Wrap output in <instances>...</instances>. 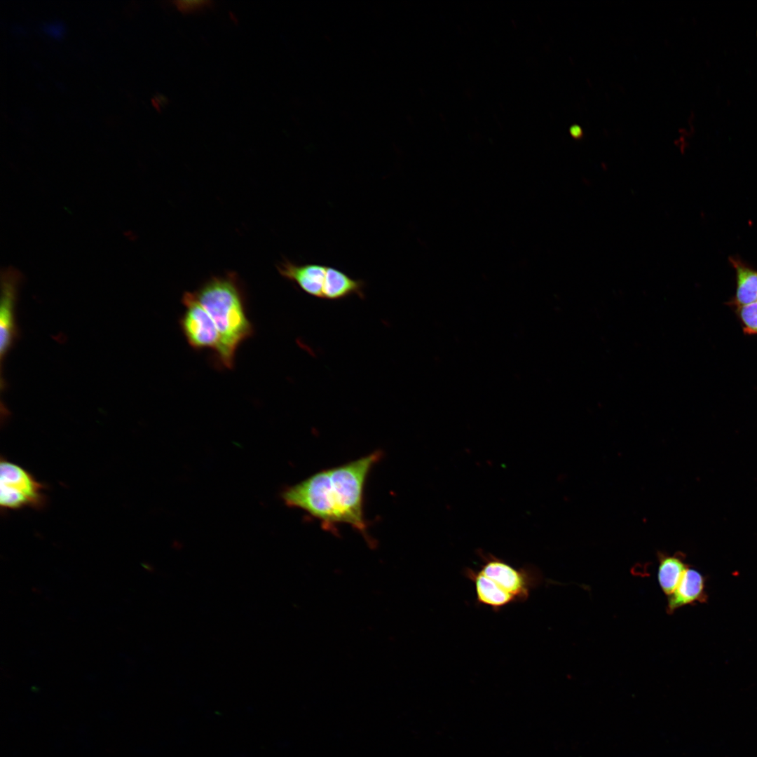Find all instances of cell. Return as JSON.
Wrapping results in <instances>:
<instances>
[{
	"label": "cell",
	"mask_w": 757,
	"mask_h": 757,
	"mask_svg": "<svg viewBox=\"0 0 757 757\" xmlns=\"http://www.w3.org/2000/svg\"><path fill=\"white\" fill-rule=\"evenodd\" d=\"M477 553L482 561L478 571L500 589L514 596L517 603L526 601L532 590L544 582L542 573L534 566L516 568L482 550H477Z\"/></svg>",
	"instance_id": "4"
},
{
	"label": "cell",
	"mask_w": 757,
	"mask_h": 757,
	"mask_svg": "<svg viewBox=\"0 0 757 757\" xmlns=\"http://www.w3.org/2000/svg\"><path fill=\"white\" fill-rule=\"evenodd\" d=\"M657 558V582L662 592L668 596L674 592L688 566L683 554L679 552L668 554L660 552Z\"/></svg>",
	"instance_id": "10"
},
{
	"label": "cell",
	"mask_w": 757,
	"mask_h": 757,
	"mask_svg": "<svg viewBox=\"0 0 757 757\" xmlns=\"http://www.w3.org/2000/svg\"><path fill=\"white\" fill-rule=\"evenodd\" d=\"M22 280L21 273L10 267L1 271L0 305V361L1 390L6 383L3 379V364L7 355L20 338L16 321V306L19 289Z\"/></svg>",
	"instance_id": "5"
},
{
	"label": "cell",
	"mask_w": 757,
	"mask_h": 757,
	"mask_svg": "<svg viewBox=\"0 0 757 757\" xmlns=\"http://www.w3.org/2000/svg\"><path fill=\"white\" fill-rule=\"evenodd\" d=\"M735 313L746 334H757V301L736 308Z\"/></svg>",
	"instance_id": "12"
},
{
	"label": "cell",
	"mask_w": 757,
	"mask_h": 757,
	"mask_svg": "<svg viewBox=\"0 0 757 757\" xmlns=\"http://www.w3.org/2000/svg\"><path fill=\"white\" fill-rule=\"evenodd\" d=\"M46 34L55 39H60L65 32L64 24L58 20L43 22L40 26Z\"/></svg>",
	"instance_id": "14"
},
{
	"label": "cell",
	"mask_w": 757,
	"mask_h": 757,
	"mask_svg": "<svg viewBox=\"0 0 757 757\" xmlns=\"http://www.w3.org/2000/svg\"><path fill=\"white\" fill-rule=\"evenodd\" d=\"M46 485L22 467L1 458L0 505L2 510L42 509L47 503Z\"/></svg>",
	"instance_id": "3"
},
{
	"label": "cell",
	"mask_w": 757,
	"mask_h": 757,
	"mask_svg": "<svg viewBox=\"0 0 757 757\" xmlns=\"http://www.w3.org/2000/svg\"><path fill=\"white\" fill-rule=\"evenodd\" d=\"M13 28L17 32H24L23 29L19 25H15Z\"/></svg>",
	"instance_id": "17"
},
{
	"label": "cell",
	"mask_w": 757,
	"mask_h": 757,
	"mask_svg": "<svg viewBox=\"0 0 757 757\" xmlns=\"http://www.w3.org/2000/svg\"><path fill=\"white\" fill-rule=\"evenodd\" d=\"M463 574L474 585L478 606H489L493 612L498 613L504 607L517 603L514 596L500 589L478 570L466 567Z\"/></svg>",
	"instance_id": "8"
},
{
	"label": "cell",
	"mask_w": 757,
	"mask_h": 757,
	"mask_svg": "<svg viewBox=\"0 0 757 757\" xmlns=\"http://www.w3.org/2000/svg\"><path fill=\"white\" fill-rule=\"evenodd\" d=\"M375 451L345 464L320 470L285 488L281 498L291 507L318 519L325 528L346 524L367 536L364 491L368 475L381 458Z\"/></svg>",
	"instance_id": "1"
},
{
	"label": "cell",
	"mask_w": 757,
	"mask_h": 757,
	"mask_svg": "<svg viewBox=\"0 0 757 757\" xmlns=\"http://www.w3.org/2000/svg\"><path fill=\"white\" fill-rule=\"evenodd\" d=\"M731 264L735 271V294L729 303L737 308L757 301V271L735 259Z\"/></svg>",
	"instance_id": "11"
},
{
	"label": "cell",
	"mask_w": 757,
	"mask_h": 757,
	"mask_svg": "<svg viewBox=\"0 0 757 757\" xmlns=\"http://www.w3.org/2000/svg\"><path fill=\"white\" fill-rule=\"evenodd\" d=\"M280 275L293 282L306 294L324 299L328 266L320 264H298L284 259L277 266Z\"/></svg>",
	"instance_id": "7"
},
{
	"label": "cell",
	"mask_w": 757,
	"mask_h": 757,
	"mask_svg": "<svg viewBox=\"0 0 757 757\" xmlns=\"http://www.w3.org/2000/svg\"><path fill=\"white\" fill-rule=\"evenodd\" d=\"M570 131L571 135L574 137L579 138L582 135V130L578 126H573Z\"/></svg>",
	"instance_id": "16"
},
{
	"label": "cell",
	"mask_w": 757,
	"mask_h": 757,
	"mask_svg": "<svg viewBox=\"0 0 757 757\" xmlns=\"http://www.w3.org/2000/svg\"><path fill=\"white\" fill-rule=\"evenodd\" d=\"M184 312L179 326L189 345L196 350L210 349L213 354L219 344V335L211 316L193 292H185L182 298Z\"/></svg>",
	"instance_id": "6"
},
{
	"label": "cell",
	"mask_w": 757,
	"mask_h": 757,
	"mask_svg": "<svg viewBox=\"0 0 757 757\" xmlns=\"http://www.w3.org/2000/svg\"><path fill=\"white\" fill-rule=\"evenodd\" d=\"M705 599L703 575L696 569L688 567L674 592L667 596L666 611L672 614L684 606Z\"/></svg>",
	"instance_id": "9"
},
{
	"label": "cell",
	"mask_w": 757,
	"mask_h": 757,
	"mask_svg": "<svg viewBox=\"0 0 757 757\" xmlns=\"http://www.w3.org/2000/svg\"><path fill=\"white\" fill-rule=\"evenodd\" d=\"M153 101L156 102L157 107H163L168 103V99L162 95L156 96Z\"/></svg>",
	"instance_id": "15"
},
{
	"label": "cell",
	"mask_w": 757,
	"mask_h": 757,
	"mask_svg": "<svg viewBox=\"0 0 757 757\" xmlns=\"http://www.w3.org/2000/svg\"><path fill=\"white\" fill-rule=\"evenodd\" d=\"M173 4L179 11L188 13L207 7L212 4V1L209 0H177L174 1Z\"/></svg>",
	"instance_id": "13"
},
{
	"label": "cell",
	"mask_w": 757,
	"mask_h": 757,
	"mask_svg": "<svg viewBox=\"0 0 757 757\" xmlns=\"http://www.w3.org/2000/svg\"><path fill=\"white\" fill-rule=\"evenodd\" d=\"M211 316L219 335L212 360L217 368L231 369L240 345L254 332L247 318L245 295L238 275L228 272L212 276L193 292Z\"/></svg>",
	"instance_id": "2"
}]
</instances>
